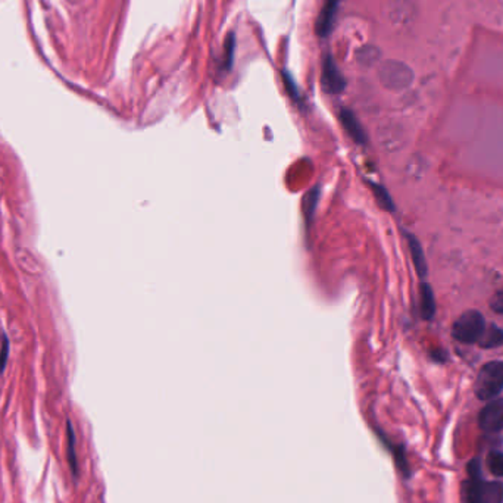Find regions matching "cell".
Returning <instances> with one entry per match:
<instances>
[{"label":"cell","mask_w":503,"mask_h":503,"mask_svg":"<svg viewBox=\"0 0 503 503\" xmlns=\"http://www.w3.org/2000/svg\"><path fill=\"white\" fill-rule=\"evenodd\" d=\"M480 428L485 433L503 430V399H492L478 415Z\"/></svg>","instance_id":"5b68a950"},{"label":"cell","mask_w":503,"mask_h":503,"mask_svg":"<svg viewBox=\"0 0 503 503\" xmlns=\"http://www.w3.org/2000/svg\"><path fill=\"white\" fill-rule=\"evenodd\" d=\"M490 308L496 313H503V287L492 297L490 300Z\"/></svg>","instance_id":"2e32d148"},{"label":"cell","mask_w":503,"mask_h":503,"mask_svg":"<svg viewBox=\"0 0 503 503\" xmlns=\"http://www.w3.org/2000/svg\"><path fill=\"white\" fill-rule=\"evenodd\" d=\"M469 480L462 488L464 503H502L503 485L500 483H485L481 478L478 459L468 464Z\"/></svg>","instance_id":"6da1fadb"},{"label":"cell","mask_w":503,"mask_h":503,"mask_svg":"<svg viewBox=\"0 0 503 503\" xmlns=\"http://www.w3.org/2000/svg\"><path fill=\"white\" fill-rule=\"evenodd\" d=\"M234 49H236V36L231 35L227 37L225 43V55H224V68L230 70L232 61H234Z\"/></svg>","instance_id":"9a60e30c"},{"label":"cell","mask_w":503,"mask_h":503,"mask_svg":"<svg viewBox=\"0 0 503 503\" xmlns=\"http://www.w3.org/2000/svg\"><path fill=\"white\" fill-rule=\"evenodd\" d=\"M340 123L344 128V131L349 134V137L354 140L355 143L358 144H366L368 142V137H366V134H365V130L364 127L361 125V123L358 121L356 118V115L352 112L350 109H346L343 108L340 111Z\"/></svg>","instance_id":"52a82bcc"},{"label":"cell","mask_w":503,"mask_h":503,"mask_svg":"<svg viewBox=\"0 0 503 503\" xmlns=\"http://www.w3.org/2000/svg\"><path fill=\"white\" fill-rule=\"evenodd\" d=\"M478 344L484 349H493V347H499L503 344V330L496 327V325H490L489 328H485L481 339L478 340Z\"/></svg>","instance_id":"30bf717a"},{"label":"cell","mask_w":503,"mask_h":503,"mask_svg":"<svg viewBox=\"0 0 503 503\" xmlns=\"http://www.w3.org/2000/svg\"><path fill=\"white\" fill-rule=\"evenodd\" d=\"M431 356H433V359H434L435 362H445V361L447 359L446 352H443V350H434L433 354H431Z\"/></svg>","instance_id":"e0dca14e"},{"label":"cell","mask_w":503,"mask_h":503,"mask_svg":"<svg viewBox=\"0 0 503 503\" xmlns=\"http://www.w3.org/2000/svg\"><path fill=\"white\" fill-rule=\"evenodd\" d=\"M368 184H370V187L373 189V193L377 199V202L378 205L385 209V211H389V212H395L396 206H395V202H393V199L392 196L389 194V192L385 190V187H383L381 184H375L373 181H368Z\"/></svg>","instance_id":"8fae6325"},{"label":"cell","mask_w":503,"mask_h":503,"mask_svg":"<svg viewBox=\"0 0 503 503\" xmlns=\"http://www.w3.org/2000/svg\"><path fill=\"white\" fill-rule=\"evenodd\" d=\"M282 81H284V86H286L287 94L294 100V102L299 104V105L304 104V99H302V93L299 90V86L296 84L294 78L290 75V73L286 71V70L282 71Z\"/></svg>","instance_id":"4fadbf2b"},{"label":"cell","mask_w":503,"mask_h":503,"mask_svg":"<svg viewBox=\"0 0 503 503\" xmlns=\"http://www.w3.org/2000/svg\"><path fill=\"white\" fill-rule=\"evenodd\" d=\"M318 199H320V190H318L316 187L313 190L308 192L305 199H304V206H302V209H304L306 227H309V223L312 221V216H313V212H315V208H316V204H318Z\"/></svg>","instance_id":"7c38bea8"},{"label":"cell","mask_w":503,"mask_h":503,"mask_svg":"<svg viewBox=\"0 0 503 503\" xmlns=\"http://www.w3.org/2000/svg\"><path fill=\"white\" fill-rule=\"evenodd\" d=\"M485 330V321L484 316L478 311H466L464 312L454 324L452 328V335L454 339L465 343V344H473L478 343L481 339V335Z\"/></svg>","instance_id":"3957f363"},{"label":"cell","mask_w":503,"mask_h":503,"mask_svg":"<svg viewBox=\"0 0 503 503\" xmlns=\"http://www.w3.org/2000/svg\"><path fill=\"white\" fill-rule=\"evenodd\" d=\"M476 395L480 400H492L503 390V362L493 361L485 364L478 371L476 385Z\"/></svg>","instance_id":"7a4b0ae2"},{"label":"cell","mask_w":503,"mask_h":503,"mask_svg":"<svg viewBox=\"0 0 503 503\" xmlns=\"http://www.w3.org/2000/svg\"><path fill=\"white\" fill-rule=\"evenodd\" d=\"M488 466L496 477H503V452L493 450L488 457Z\"/></svg>","instance_id":"5bb4252c"},{"label":"cell","mask_w":503,"mask_h":503,"mask_svg":"<svg viewBox=\"0 0 503 503\" xmlns=\"http://www.w3.org/2000/svg\"><path fill=\"white\" fill-rule=\"evenodd\" d=\"M339 4L340 0H327L320 15H318L315 31L320 37H327L331 32L335 21V15H337L339 11Z\"/></svg>","instance_id":"8992f818"},{"label":"cell","mask_w":503,"mask_h":503,"mask_svg":"<svg viewBox=\"0 0 503 503\" xmlns=\"http://www.w3.org/2000/svg\"><path fill=\"white\" fill-rule=\"evenodd\" d=\"M346 78L331 55H325L321 71V87L328 94H340L346 89Z\"/></svg>","instance_id":"277c9868"},{"label":"cell","mask_w":503,"mask_h":503,"mask_svg":"<svg viewBox=\"0 0 503 503\" xmlns=\"http://www.w3.org/2000/svg\"><path fill=\"white\" fill-rule=\"evenodd\" d=\"M419 312H421V316L426 321L433 320V316L435 315L434 293L427 282H421V286H419Z\"/></svg>","instance_id":"9c48e42d"},{"label":"cell","mask_w":503,"mask_h":503,"mask_svg":"<svg viewBox=\"0 0 503 503\" xmlns=\"http://www.w3.org/2000/svg\"><path fill=\"white\" fill-rule=\"evenodd\" d=\"M406 239H408V244H409V250H411V256H412L415 271H416L418 277L424 278L427 275L428 266H427V259H426V255H424L423 246H421V243H419V240L414 236V234L408 232Z\"/></svg>","instance_id":"ba28073f"}]
</instances>
